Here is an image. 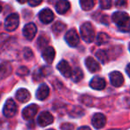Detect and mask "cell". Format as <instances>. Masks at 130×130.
<instances>
[{
	"label": "cell",
	"mask_w": 130,
	"mask_h": 130,
	"mask_svg": "<svg viewBox=\"0 0 130 130\" xmlns=\"http://www.w3.org/2000/svg\"><path fill=\"white\" fill-rule=\"evenodd\" d=\"M1 11H2V5H1V3H0V13H1Z\"/></svg>",
	"instance_id": "e575fe53"
},
{
	"label": "cell",
	"mask_w": 130,
	"mask_h": 130,
	"mask_svg": "<svg viewBox=\"0 0 130 130\" xmlns=\"http://www.w3.org/2000/svg\"><path fill=\"white\" fill-rule=\"evenodd\" d=\"M43 0H27L29 5H30V6H33V7L41 5V4L43 3Z\"/></svg>",
	"instance_id": "f1b7e54d"
},
{
	"label": "cell",
	"mask_w": 130,
	"mask_h": 130,
	"mask_svg": "<svg viewBox=\"0 0 130 130\" xmlns=\"http://www.w3.org/2000/svg\"><path fill=\"white\" fill-rule=\"evenodd\" d=\"M113 22L119 27L120 31H130V16L124 12H116L111 16Z\"/></svg>",
	"instance_id": "6da1fadb"
},
{
	"label": "cell",
	"mask_w": 130,
	"mask_h": 130,
	"mask_svg": "<svg viewBox=\"0 0 130 130\" xmlns=\"http://www.w3.org/2000/svg\"><path fill=\"white\" fill-rule=\"evenodd\" d=\"M106 82L101 77H94L89 82V86L91 88L95 89V90H103L105 87Z\"/></svg>",
	"instance_id": "4fadbf2b"
},
{
	"label": "cell",
	"mask_w": 130,
	"mask_h": 130,
	"mask_svg": "<svg viewBox=\"0 0 130 130\" xmlns=\"http://www.w3.org/2000/svg\"><path fill=\"white\" fill-rule=\"evenodd\" d=\"M126 71H127V75H128L129 78H130V63L127 66V68H126Z\"/></svg>",
	"instance_id": "d6a6232c"
},
{
	"label": "cell",
	"mask_w": 130,
	"mask_h": 130,
	"mask_svg": "<svg viewBox=\"0 0 130 130\" xmlns=\"http://www.w3.org/2000/svg\"><path fill=\"white\" fill-rule=\"evenodd\" d=\"M18 106L12 99H8L5 103L3 113L6 118H12L17 114Z\"/></svg>",
	"instance_id": "277c9868"
},
{
	"label": "cell",
	"mask_w": 130,
	"mask_h": 130,
	"mask_svg": "<svg viewBox=\"0 0 130 130\" xmlns=\"http://www.w3.org/2000/svg\"><path fill=\"white\" fill-rule=\"evenodd\" d=\"M39 19L43 23L48 24L54 20V14L49 8H45L39 13Z\"/></svg>",
	"instance_id": "7c38bea8"
},
{
	"label": "cell",
	"mask_w": 130,
	"mask_h": 130,
	"mask_svg": "<svg viewBox=\"0 0 130 130\" xmlns=\"http://www.w3.org/2000/svg\"><path fill=\"white\" fill-rule=\"evenodd\" d=\"M17 1L19 2L20 4H25L27 1V0H17Z\"/></svg>",
	"instance_id": "836d02e7"
},
{
	"label": "cell",
	"mask_w": 130,
	"mask_h": 130,
	"mask_svg": "<svg viewBox=\"0 0 130 130\" xmlns=\"http://www.w3.org/2000/svg\"><path fill=\"white\" fill-rule=\"evenodd\" d=\"M78 130H91V129L89 128V127H87V126H83V127H79Z\"/></svg>",
	"instance_id": "1f68e13d"
},
{
	"label": "cell",
	"mask_w": 130,
	"mask_h": 130,
	"mask_svg": "<svg viewBox=\"0 0 130 130\" xmlns=\"http://www.w3.org/2000/svg\"><path fill=\"white\" fill-rule=\"evenodd\" d=\"M91 123H92L93 127L96 129H100L104 127L106 123V117L102 113H96L94 116L92 117L91 120Z\"/></svg>",
	"instance_id": "ba28073f"
},
{
	"label": "cell",
	"mask_w": 130,
	"mask_h": 130,
	"mask_svg": "<svg viewBox=\"0 0 130 130\" xmlns=\"http://www.w3.org/2000/svg\"><path fill=\"white\" fill-rule=\"evenodd\" d=\"M65 28H66V25L64 24L63 22H61V21H57L52 26V31L54 34L58 35L65 30Z\"/></svg>",
	"instance_id": "cb8c5ba5"
},
{
	"label": "cell",
	"mask_w": 130,
	"mask_h": 130,
	"mask_svg": "<svg viewBox=\"0 0 130 130\" xmlns=\"http://www.w3.org/2000/svg\"><path fill=\"white\" fill-rule=\"evenodd\" d=\"M23 55H24L25 59H27V60L32 59V57H33L32 50H31L30 48H28V47H26V48L24 49V51H23Z\"/></svg>",
	"instance_id": "4316f807"
},
{
	"label": "cell",
	"mask_w": 130,
	"mask_h": 130,
	"mask_svg": "<svg viewBox=\"0 0 130 130\" xmlns=\"http://www.w3.org/2000/svg\"><path fill=\"white\" fill-rule=\"evenodd\" d=\"M72 79L74 82H79L83 78V73H82V70L80 69V68H75L74 70H73L72 72Z\"/></svg>",
	"instance_id": "603a6c76"
},
{
	"label": "cell",
	"mask_w": 130,
	"mask_h": 130,
	"mask_svg": "<svg viewBox=\"0 0 130 130\" xmlns=\"http://www.w3.org/2000/svg\"><path fill=\"white\" fill-rule=\"evenodd\" d=\"M28 72H29L28 69L26 67H21V68H19V69L17 70V74L21 77L26 76V75L28 74Z\"/></svg>",
	"instance_id": "83f0119b"
},
{
	"label": "cell",
	"mask_w": 130,
	"mask_h": 130,
	"mask_svg": "<svg viewBox=\"0 0 130 130\" xmlns=\"http://www.w3.org/2000/svg\"><path fill=\"white\" fill-rule=\"evenodd\" d=\"M50 94V88L46 84H42L39 87H38L37 91H36V96L38 100L43 101L45 100Z\"/></svg>",
	"instance_id": "5bb4252c"
},
{
	"label": "cell",
	"mask_w": 130,
	"mask_h": 130,
	"mask_svg": "<svg viewBox=\"0 0 130 130\" xmlns=\"http://www.w3.org/2000/svg\"><path fill=\"white\" fill-rule=\"evenodd\" d=\"M37 28L34 23H27L23 28V35L27 40H32L36 37Z\"/></svg>",
	"instance_id": "9c48e42d"
},
{
	"label": "cell",
	"mask_w": 130,
	"mask_h": 130,
	"mask_svg": "<svg viewBox=\"0 0 130 130\" xmlns=\"http://www.w3.org/2000/svg\"><path fill=\"white\" fill-rule=\"evenodd\" d=\"M57 69L59 70V72L65 78H71V76H72V68L70 67L69 63L65 60H62V61L59 62V63L57 66Z\"/></svg>",
	"instance_id": "52a82bcc"
},
{
	"label": "cell",
	"mask_w": 130,
	"mask_h": 130,
	"mask_svg": "<svg viewBox=\"0 0 130 130\" xmlns=\"http://www.w3.org/2000/svg\"><path fill=\"white\" fill-rule=\"evenodd\" d=\"M48 130H55V129H52H52H48Z\"/></svg>",
	"instance_id": "d590c367"
},
{
	"label": "cell",
	"mask_w": 130,
	"mask_h": 130,
	"mask_svg": "<svg viewBox=\"0 0 130 130\" xmlns=\"http://www.w3.org/2000/svg\"><path fill=\"white\" fill-rule=\"evenodd\" d=\"M49 42H50V38L46 36L45 34L42 35L38 38L37 39V46L39 49H44L48 45Z\"/></svg>",
	"instance_id": "ffe728a7"
},
{
	"label": "cell",
	"mask_w": 130,
	"mask_h": 130,
	"mask_svg": "<svg viewBox=\"0 0 130 130\" xmlns=\"http://www.w3.org/2000/svg\"><path fill=\"white\" fill-rule=\"evenodd\" d=\"M80 5L84 11H89L94 7L95 0H80Z\"/></svg>",
	"instance_id": "44dd1931"
},
{
	"label": "cell",
	"mask_w": 130,
	"mask_h": 130,
	"mask_svg": "<svg viewBox=\"0 0 130 130\" xmlns=\"http://www.w3.org/2000/svg\"><path fill=\"white\" fill-rule=\"evenodd\" d=\"M65 39L67 41V43L72 47L76 46L79 44V42H80V38H79L78 33L74 29L68 30V31L66 33Z\"/></svg>",
	"instance_id": "5b68a950"
},
{
	"label": "cell",
	"mask_w": 130,
	"mask_h": 130,
	"mask_svg": "<svg viewBox=\"0 0 130 130\" xmlns=\"http://www.w3.org/2000/svg\"><path fill=\"white\" fill-rule=\"evenodd\" d=\"M127 1L126 0H117L115 5L117 7H125L127 5Z\"/></svg>",
	"instance_id": "4dcf8cb0"
},
{
	"label": "cell",
	"mask_w": 130,
	"mask_h": 130,
	"mask_svg": "<svg viewBox=\"0 0 130 130\" xmlns=\"http://www.w3.org/2000/svg\"><path fill=\"white\" fill-rule=\"evenodd\" d=\"M111 0H100V6H101L102 9H109L111 8Z\"/></svg>",
	"instance_id": "484cf974"
},
{
	"label": "cell",
	"mask_w": 130,
	"mask_h": 130,
	"mask_svg": "<svg viewBox=\"0 0 130 130\" xmlns=\"http://www.w3.org/2000/svg\"><path fill=\"white\" fill-rule=\"evenodd\" d=\"M60 127L62 130H74V125H72L71 123H64Z\"/></svg>",
	"instance_id": "f546056e"
},
{
	"label": "cell",
	"mask_w": 130,
	"mask_h": 130,
	"mask_svg": "<svg viewBox=\"0 0 130 130\" xmlns=\"http://www.w3.org/2000/svg\"><path fill=\"white\" fill-rule=\"evenodd\" d=\"M70 9V3L67 0H59L56 4V11L58 14H64Z\"/></svg>",
	"instance_id": "ac0fdd59"
},
{
	"label": "cell",
	"mask_w": 130,
	"mask_h": 130,
	"mask_svg": "<svg viewBox=\"0 0 130 130\" xmlns=\"http://www.w3.org/2000/svg\"><path fill=\"white\" fill-rule=\"evenodd\" d=\"M15 97L19 102H27L30 99V93L26 88H21L16 92Z\"/></svg>",
	"instance_id": "e0dca14e"
},
{
	"label": "cell",
	"mask_w": 130,
	"mask_h": 130,
	"mask_svg": "<svg viewBox=\"0 0 130 130\" xmlns=\"http://www.w3.org/2000/svg\"><path fill=\"white\" fill-rule=\"evenodd\" d=\"M37 111H38V106L36 104H30V105L27 106L26 108H24V110L22 111V116L27 120H32L36 115Z\"/></svg>",
	"instance_id": "30bf717a"
},
{
	"label": "cell",
	"mask_w": 130,
	"mask_h": 130,
	"mask_svg": "<svg viewBox=\"0 0 130 130\" xmlns=\"http://www.w3.org/2000/svg\"><path fill=\"white\" fill-rule=\"evenodd\" d=\"M129 51H130V44H129Z\"/></svg>",
	"instance_id": "8d00e7d4"
},
{
	"label": "cell",
	"mask_w": 130,
	"mask_h": 130,
	"mask_svg": "<svg viewBox=\"0 0 130 130\" xmlns=\"http://www.w3.org/2000/svg\"><path fill=\"white\" fill-rule=\"evenodd\" d=\"M55 55H56V52H55L54 48L52 46H48L46 48L43 49V58L47 63L51 64L55 59Z\"/></svg>",
	"instance_id": "9a60e30c"
},
{
	"label": "cell",
	"mask_w": 130,
	"mask_h": 130,
	"mask_svg": "<svg viewBox=\"0 0 130 130\" xmlns=\"http://www.w3.org/2000/svg\"><path fill=\"white\" fill-rule=\"evenodd\" d=\"M96 56L102 63H106L109 61V55H108L107 52L104 50H98L96 53Z\"/></svg>",
	"instance_id": "7402d4cb"
},
{
	"label": "cell",
	"mask_w": 130,
	"mask_h": 130,
	"mask_svg": "<svg viewBox=\"0 0 130 130\" xmlns=\"http://www.w3.org/2000/svg\"><path fill=\"white\" fill-rule=\"evenodd\" d=\"M109 41V37H108L107 34L105 33H99L96 37V44L98 45H101L103 44H105Z\"/></svg>",
	"instance_id": "d4e9b609"
},
{
	"label": "cell",
	"mask_w": 130,
	"mask_h": 130,
	"mask_svg": "<svg viewBox=\"0 0 130 130\" xmlns=\"http://www.w3.org/2000/svg\"><path fill=\"white\" fill-rule=\"evenodd\" d=\"M54 118L49 111H43L37 118V123L40 127H46L53 122Z\"/></svg>",
	"instance_id": "8992f818"
},
{
	"label": "cell",
	"mask_w": 130,
	"mask_h": 130,
	"mask_svg": "<svg viewBox=\"0 0 130 130\" xmlns=\"http://www.w3.org/2000/svg\"><path fill=\"white\" fill-rule=\"evenodd\" d=\"M80 35L86 43H91L95 39V30L89 22H85L80 26Z\"/></svg>",
	"instance_id": "7a4b0ae2"
},
{
	"label": "cell",
	"mask_w": 130,
	"mask_h": 130,
	"mask_svg": "<svg viewBox=\"0 0 130 130\" xmlns=\"http://www.w3.org/2000/svg\"><path fill=\"white\" fill-rule=\"evenodd\" d=\"M20 24V17L17 14H12L5 21V29L7 31H14Z\"/></svg>",
	"instance_id": "3957f363"
},
{
	"label": "cell",
	"mask_w": 130,
	"mask_h": 130,
	"mask_svg": "<svg viewBox=\"0 0 130 130\" xmlns=\"http://www.w3.org/2000/svg\"><path fill=\"white\" fill-rule=\"evenodd\" d=\"M12 71V68L10 63H1L0 64V80L10 76Z\"/></svg>",
	"instance_id": "d6986e66"
},
{
	"label": "cell",
	"mask_w": 130,
	"mask_h": 130,
	"mask_svg": "<svg viewBox=\"0 0 130 130\" xmlns=\"http://www.w3.org/2000/svg\"><path fill=\"white\" fill-rule=\"evenodd\" d=\"M85 65L87 67V69H89L90 72L94 73V72H98L100 70V65L96 60L93 57L89 56L87 59L85 60Z\"/></svg>",
	"instance_id": "2e32d148"
},
{
	"label": "cell",
	"mask_w": 130,
	"mask_h": 130,
	"mask_svg": "<svg viewBox=\"0 0 130 130\" xmlns=\"http://www.w3.org/2000/svg\"><path fill=\"white\" fill-rule=\"evenodd\" d=\"M110 81L111 84L115 87H121L124 83V78L123 75L120 71H112L110 74Z\"/></svg>",
	"instance_id": "8fae6325"
}]
</instances>
